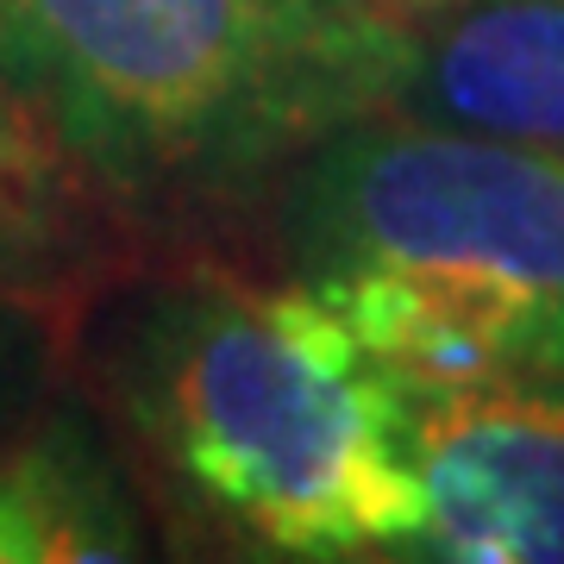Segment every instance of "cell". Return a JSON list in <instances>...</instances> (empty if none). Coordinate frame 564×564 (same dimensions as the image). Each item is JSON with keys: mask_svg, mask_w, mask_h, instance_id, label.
Masks as SVG:
<instances>
[{"mask_svg": "<svg viewBox=\"0 0 564 564\" xmlns=\"http://www.w3.org/2000/svg\"><path fill=\"white\" fill-rule=\"evenodd\" d=\"M120 408L163 484L251 558H408L426 484L402 389L314 282L188 270L126 326Z\"/></svg>", "mask_w": 564, "mask_h": 564, "instance_id": "6da1fadb", "label": "cell"}, {"mask_svg": "<svg viewBox=\"0 0 564 564\" xmlns=\"http://www.w3.org/2000/svg\"><path fill=\"white\" fill-rule=\"evenodd\" d=\"M389 32L333 0H0V76L139 214H239L377 113Z\"/></svg>", "mask_w": 564, "mask_h": 564, "instance_id": "7a4b0ae2", "label": "cell"}, {"mask_svg": "<svg viewBox=\"0 0 564 564\" xmlns=\"http://www.w3.org/2000/svg\"><path fill=\"white\" fill-rule=\"evenodd\" d=\"M289 276L345 258L489 263L564 302V151L470 126L364 113L270 195Z\"/></svg>", "mask_w": 564, "mask_h": 564, "instance_id": "3957f363", "label": "cell"}, {"mask_svg": "<svg viewBox=\"0 0 564 564\" xmlns=\"http://www.w3.org/2000/svg\"><path fill=\"white\" fill-rule=\"evenodd\" d=\"M426 484V564H564V370L402 395Z\"/></svg>", "mask_w": 564, "mask_h": 564, "instance_id": "277c9868", "label": "cell"}, {"mask_svg": "<svg viewBox=\"0 0 564 564\" xmlns=\"http://www.w3.org/2000/svg\"><path fill=\"white\" fill-rule=\"evenodd\" d=\"M377 113L564 151V0H470L389 32Z\"/></svg>", "mask_w": 564, "mask_h": 564, "instance_id": "5b68a950", "label": "cell"}, {"mask_svg": "<svg viewBox=\"0 0 564 564\" xmlns=\"http://www.w3.org/2000/svg\"><path fill=\"white\" fill-rule=\"evenodd\" d=\"M139 552V508L76 414H51L0 458V564H113Z\"/></svg>", "mask_w": 564, "mask_h": 564, "instance_id": "8992f818", "label": "cell"}, {"mask_svg": "<svg viewBox=\"0 0 564 564\" xmlns=\"http://www.w3.org/2000/svg\"><path fill=\"white\" fill-rule=\"evenodd\" d=\"M69 220H63V163L0 176V302L39 289L57 270Z\"/></svg>", "mask_w": 564, "mask_h": 564, "instance_id": "52a82bcc", "label": "cell"}, {"mask_svg": "<svg viewBox=\"0 0 564 564\" xmlns=\"http://www.w3.org/2000/svg\"><path fill=\"white\" fill-rule=\"evenodd\" d=\"M57 158V144L44 139L39 113L25 107V95L13 82L0 76V176H20V170H51Z\"/></svg>", "mask_w": 564, "mask_h": 564, "instance_id": "ba28073f", "label": "cell"}, {"mask_svg": "<svg viewBox=\"0 0 564 564\" xmlns=\"http://www.w3.org/2000/svg\"><path fill=\"white\" fill-rule=\"evenodd\" d=\"M351 20L377 25V32H402L414 20H433V13H452V7H470V0H333Z\"/></svg>", "mask_w": 564, "mask_h": 564, "instance_id": "9c48e42d", "label": "cell"}, {"mask_svg": "<svg viewBox=\"0 0 564 564\" xmlns=\"http://www.w3.org/2000/svg\"><path fill=\"white\" fill-rule=\"evenodd\" d=\"M20 326L0 321V402H7V389H13V377H20Z\"/></svg>", "mask_w": 564, "mask_h": 564, "instance_id": "30bf717a", "label": "cell"}]
</instances>
